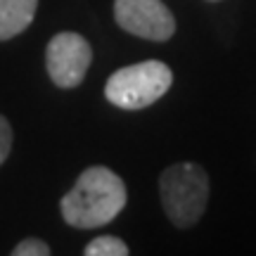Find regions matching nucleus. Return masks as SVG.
Listing matches in <instances>:
<instances>
[{
    "instance_id": "20e7f679",
    "label": "nucleus",
    "mask_w": 256,
    "mask_h": 256,
    "mask_svg": "<svg viewBox=\"0 0 256 256\" xmlns=\"http://www.w3.org/2000/svg\"><path fill=\"white\" fill-rule=\"evenodd\" d=\"M92 62L90 43L74 31H62L50 38L46 48V69L57 88H78Z\"/></svg>"
},
{
    "instance_id": "f257e3e1",
    "label": "nucleus",
    "mask_w": 256,
    "mask_h": 256,
    "mask_svg": "<svg viewBox=\"0 0 256 256\" xmlns=\"http://www.w3.org/2000/svg\"><path fill=\"white\" fill-rule=\"evenodd\" d=\"M126 185L107 166H88L62 197L60 211L66 226L78 230L102 228L126 206Z\"/></svg>"
},
{
    "instance_id": "9d476101",
    "label": "nucleus",
    "mask_w": 256,
    "mask_h": 256,
    "mask_svg": "<svg viewBox=\"0 0 256 256\" xmlns=\"http://www.w3.org/2000/svg\"><path fill=\"white\" fill-rule=\"evenodd\" d=\"M211 2H216V0H211Z\"/></svg>"
},
{
    "instance_id": "6e6552de",
    "label": "nucleus",
    "mask_w": 256,
    "mask_h": 256,
    "mask_svg": "<svg viewBox=\"0 0 256 256\" xmlns=\"http://www.w3.org/2000/svg\"><path fill=\"white\" fill-rule=\"evenodd\" d=\"M50 254V247H48V242L38 238H26L22 240L17 247L12 249V256H48Z\"/></svg>"
},
{
    "instance_id": "7ed1b4c3",
    "label": "nucleus",
    "mask_w": 256,
    "mask_h": 256,
    "mask_svg": "<svg viewBox=\"0 0 256 256\" xmlns=\"http://www.w3.org/2000/svg\"><path fill=\"white\" fill-rule=\"evenodd\" d=\"M174 83V72L168 64L159 60H147L130 66H124L107 78L104 98L126 112L145 110L156 100H162Z\"/></svg>"
},
{
    "instance_id": "39448f33",
    "label": "nucleus",
    "mask_w": 256,
    "mask_h": 256,
    "mask_svg": "<svg viewBox=\"0 0 256 256\" xmlns=\"http://www.w3.org/2000/svg\"><path fill=\"white\" fill-rule=\"evenodd\" d=\"M114 19L138 38L164 43L176 34V17L162 0H114Z\"/></svg>"
},
{
    "instance_id": "1a4fd4ad",
    "label": "nucleus",
    "mask_w": 256,
    "mask_h": 256,
    "mask_svg": "<svg viewBox=\"0 0 256 256\" xmlns=\"http://www.w3.org/2000/svg\"><path fill=\"white\" fill-rule=\"evenodd\" d=\"M12 126H10V121L0 114V166L5 164V159L10 156V150H12Z\"/></svg>"
},
{
    "instance_id": "423d86ee",
    "label": "nucleus",
    "mask_w": 256,
    "mask_h": 256,
    "mask_svg": "<svg viewBox=\"0 0 256 256\" xmlns=\"http://www.w3.org/2000/svg\"><path fill=\"white\" fill-rule=\"evenodd\" d=\"M38 0H0V40L24 34L36 17Z\"/></svg>"
},
{
    "instance_id": "f03ea898",
    "label": "nucleus",
    "mask_w": 256,
    "mask_h": 256,
    "mask_svg": "<svg viewBox=\"0 0 256 256\" xmlns=\"http://www.w3.org/2000/svg\"><path fill=\"white\" fill-rule=\"evenodd\" d=\"M159 197L176 228H192L209 204V174L194 162L171 164L159 176Z\"/></svg>"
},
{
    "instance_id": "0eeeda50",
    "label": "nucleus",
    "mask_w": 256,
    "mask_h": 256,
    "mask_svg": "<svg viewBox=\"0 0 256 256\" xmlns=\"http://www.w3.org/2000/svg\"><path fill=\"white\" fill-rule=\"evenodd\" d=\"M86 256H128V244L121 238L114 235H100L88 242V247L83 249Z\"/></svg>"
}]
</instances>
